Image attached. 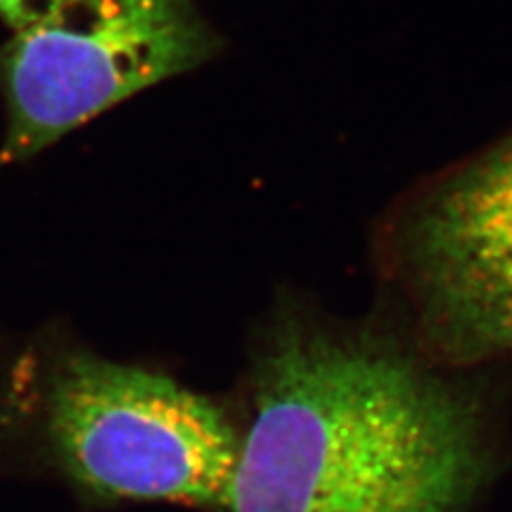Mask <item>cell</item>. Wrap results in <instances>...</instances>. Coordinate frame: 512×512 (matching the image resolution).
Listing matches in <instances>:
<instances>
[{"mask_svg": "<svg viewBox=\"0 0 512 512\" xmlns=\"http://www.w3.org/2000/svg\"><path fill=\"white\" fill-rule=\"evenodd\" d=\"M378 261L427 359L459 372L512 361V131L410 190Z\"/></svg>", "mask_w": 512, "mask_h": 512, "instance_id": "3", "label": "cell"}, {"mask_svg": "<svg viewBox=\"0 0 512 512\" xmlns=\"http://www.w3.org/2000/svg\"><path fill=\"white\" fill-rule=\"evenodd\" d=\"M67 3L71 0H0V18L9 28L20 30L47 18Z\"/></svg>", "mask_w": 512, "mask_h": 512, "instance_id": "5", "label": "cell"}, {"mask_svg": "<svg viewBox=\"0 0 512 512\" xmlns=\"http://www.w3.org/2000/svg\"><path fill=\"white\" fill-rule=\"evenodd\" d=\"M39 408L58 466L94 498L214 512L227 498L239 429L178 380L67 350L47 367Z\"/></svg>", "mask_w": 512, "mask_h": 512, "instance_id": "2", "label": "cell"}, {"mask_svg": "<svg viewBox=\"0 0 512 512\" xmlns=\"http://www.w3.org/2000/svg\"><path fill=\"white\" fill-rule=\"evenodd\" d=\"M222 39L195 0H71L0 45V169L107 109L212 60Z\"/></svg>", "mask_w": 512, "mask_h": 512, "instance_id": "4", "label": "cell"}, {"mask_svg": "<svg viewBox=\"0 0 512 512\" xmlns=\"http://www.w3.org/2000/svg\"><path fill=\"white\" fill-rule=\"evenodd\" d=\"M466 374L387 333L284 310L256 348L216 512H466L493 461Z\"/></svg>", "mask_w": 512, "mask_h": 512, "instance_id": "1", "label": "cell"}]
</instances>
